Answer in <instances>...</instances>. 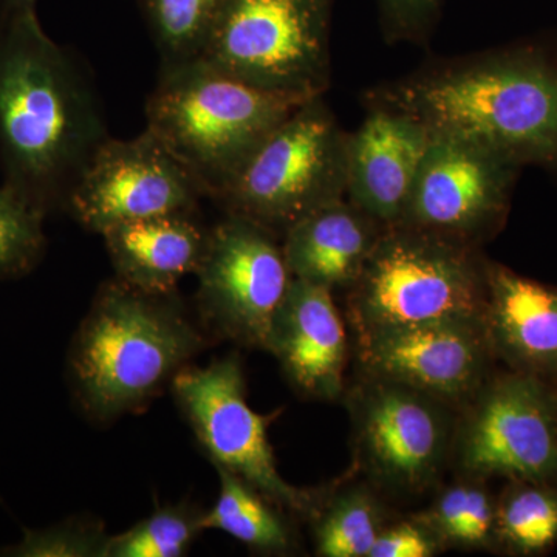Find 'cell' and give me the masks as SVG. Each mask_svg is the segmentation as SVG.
<instances>
[{
	"label": "cell",
	"mask_w": 557,
	"mask_h": 557,
	"mask_svg": "<svg viewBox=\"0 0 557 557\" xmlns=\"http://www.w3.org/2000/svg\"><path fill=\"white\" fill-rule=\"evenodd\" d=\"M109 138L97 90L36 9L0 11V170L3 185L49 218Z\"/></svg>",
	"instance_id": "6da1fadb"
},
{
	"label": "cell",
	"mask_w": 557,
	"mask_h": 557,
	"mask_svg": "<svg viewBox=\"0 0 557 557\" xmlns=\"http://www.w3.org/2000/svg\"><path fill=\"white\" fill-rule=\"evenodd\" d=\"M431 135L472 143L520 168L557 172V50L528 42L434 62L369 90Z\"/></svg>",
	"instance_id": "7a4b0ae2"
},
{
	"label": "cell",
	"mask_w": 557,
	"mask_h": 557,
	"mask_svg": "<svg viewBox=\"0 0 557 557\" xmlns=\"http://www.w3.org/2000/svg\"><path fill=\"white\" fill-rule=\"evenodd\" d=\"M207 347L177 292L156 295L112 278L70 346L73 395L90 420L110 423L145 409Z\"/></svg>",
	"instance_id": "3957f363"
},
{
	"label": "cell",
	"mask_w": 557,
	"mask_h": 557,
	"mask_svg": "<svg viewBox=\"0 0 557 557\" xmlns=\"http://www.w3.org/2000/svg\"><path fill=\"white\" fill-rule=\"evenodd\" d=\"M310 100L249 86L200 60L161 67L146 102V129L209 199L293 110Z\"/></svg>",
	"instance_id": "277c9868"
},
{
	"label": "cell",
	"mask_w": 557,
	"mask_h": 557,
	"mask_svg": "<svg viewBox=\"0 0 557 557\" xmlns=\"http://www.w3.org/2000/svg\"><path fill=\"white\" fill-rule=\"evenodd\" d=\"M486 258L480 248L394 226L347 289L348 317L358 336L379 330L482 319Z\"/></svg>",
	"instance_id": "5b68a950"
},
{
	"label": "cell",
	"mask_w": 557,
	"mask_h": 557,
	"mask_svg": "<svg viewBox=\"0 0 557 557\" xmlns=\"http://www.w3.org/2000/svg\"><path fill=\"white\" fill-rule=\"evenodd\" d=\"M346 148L335 113L313 98L271 132L212 200L282 239L300 219L346 197Z\"/></svg>",
	"instance_id": "8992f818"
},
{
	"label": "cell",
	"mask_w": 557,
	"mask_h": 557,
	"mask_svg": "<svg viewBox=\"0 0 557 557\" xmlns=\"http://www.w3.org/2000/svg\"><path fill=\"white\" fill-rule=\"evenodd\" d=\"M332 0H226L200 60L258 89L299 100L330 83Z\"/></svg>",
	"instance_id": "52a82bcc"
},
{
	"label": "cell",
	"mask_w": 557,
	"mask_h": 557,
	"mask_svg": "<svg viewBox=\"0 0 557 557\" xmlns=\"http://www.w3.org/2000/svg\"><path fill=\"white\" fill-rule=\"evenodd\" d=\"M355 461L383 494L416 497L450 465L457 409L424 392L361 373L346 397Z\"/></svg>",
	"instance_id": "ba28073f"
},
{
	"label": "cell",
	"mask_w": 557,
	"mask_h": 557,
	"mask_svg": "<svg viewBox=\"0 0 557 557\" xmlns=\"http://www.w3.org/2000/svg\"><path fill=\"white\" fill-rule=\"evenodd\" d=\"M450 465L458 478L557 483V387L494 370L457 410Z\"/></svg>",
	"instance_id": "9c48e42d"
},
{
	"label": "cell",
	"mask_w": 557,
	"mask_h": 557,
	"mask_svg": "<svg viewBox=\"0 0 557 557\" xmlns=\"http://www.w3.org/2000/svg\"><path fill=\"white\" fill-rule=\"evenodd\" d=\"M171 391L215 468L228 469L285 511L309 519L317 491L289 485L278 472L269 428L281 410L263 416L249 408L237 355L205 368L186 366L171 381Z\"/></svg>",
	"instance_id": "30bf717a"
},
{
	"label": "cell",
	"mask_w": 557,
	"mask_h": 557,
	"mask_svg": "<svg viewBox=\"0 0 557 557\" xmlns=\"http://www.w3.org/2000/svg\"><path fill=\"white\" fill-rule=\"evenodd\" d=\"M196 276L205 330L215 338L269 350L274 318L293 282L281 239L249 220L225 214L209 228Z\"/></svg>",
	"instance_id": "8fae6325"
},
{
	"label": "cell",
	"mask_w": 557,
	"mask_h": 557,
	"mask_svg": "<svg viewBox=\"0 0 557 557\" xmlns=\"http://www.w3.org/2000/svg\"><path fill=\"white\" fill-rule=\"evenodd\" d=\"M522 170L472 143L429 134L398 226L482 248L504 228Z\"/></svg>",
	"instance_id": "7c38bea8"
},
{
	"label": "cell",
	"mask_w": 557,
	"mask_h": 557,
	"mask_svg": "<svg viewBox=\"0 0 557 557\" xmlns=\"http://www.w3.org/2000/svg\"><path fill=\"white\" fill-rule=\"evenodd\" d=\"M205 194L148 129L108 138L70 194L65 211L84 230L102 234L120 223L197 212Z\"/></svg>",
	"instance_id": "4fadbf2b"
},
{
	"label": "cell",
	"mask_w": 557,
	"mask_h": 557,
	"mask_svg": "<svg viewBox=\"0 0 557 557\" xmlns=\"http://www.w3.org/2000/svg\"><path fill=\"white\" fill-rule=\"evenodd\" d=\"M361 372L406 384L457 410L494 373L483 319H446L357 338Z\"/></svg>",
	"instance_id": "5bb4252c"
},
{
	"label": "cell",
	"mask_w": 557,
	"mask_h": 557,
	"mask_svg": "<svg viewBox=\"0 0 557 557\" xmlns=\"http://www.w3.org/2000/svg\"><path fill=\"white\" fill-rule=\"evenodd\" d=\"M368 109L361 126L347 134L346 197L384 228H394L408 207L429 132L398 110Z\"/></svg>",
	"instance_id": "9a60e30c"
},
{
	"label": "cell",
	"mask_w": 557,
	"mask_h": 557,
	"mask_svg": "<svg viewBox=\"0 0 557 557\" xmlns=\"http://www.w3.org/2000/svg\"><path fill=\"white\" fill-rule=\"evenodd\" d=\"M267 351L299 394L324 401L346 394L347 336L332 289L293 277Z\"/></svg>",
	"instance_id": "2e32d148"
},
{
	"label": "cell",
	"mask_w": 557,
	"mask_h": 557,
	"mask_svg": "<svg viewBox=\"0 0 557 557\" xmlns=\"http://www.w3.org/2000/svg\"><path fill=\"white\" fill-rule=\"evenodd\" d=\"M482 319L497 362L557 387V287L487 259Z\"/></svg>",
	"instance_id": "e0dca14e"
},
{
	"label": "cell",
	"mask_w": 557,
	"mask_h": 557,
	"mask_svg": "<svg viewBox=\"0 0 557 557\" xmlns=\"http://www.w3.org/2000/svg\"><path fill=\"white\" fill-rule=\"evenodd\" d=\"M384 226L347 197L317 209L282 236L293 277L336 292L357 282Z\"/></svg>",
	"instance_id": "ac0fdd59"
},
{
	"label": "cell",
	"mask_w": 557,
	"mask_h": 557,
	"mask_svg": "<svg viewBox=\"0 0 557 557\" xmlns=\"http://www.w3.org/2000/svg\"><path fill=\"white\" fill-rule=\"evenodd\" d=\"M115 277L146 293L177 292L178 282L196 274L209 230L197 212L157 215L120 223L101 234Z\"/></svg>",
	"instance_id": "d6986e66"
},
{
	"label": "cell",
	"mask_w": 557,
	"mask_h": 557,
	"mask_svg": "<svg viewBox=\"0 0 557 557\" xmlns=\"http://www.w3.org/2000/svg\"><path fill=\"white\" fill-rule=\"evenodd\" d=\"M383 496L368 480L317 491L309 516L317 555L369 557L376 539L392 522Z\"/></svg>",
	"instance_id": "ffe728a7"
},
{
	"label": "cell",
	"mask_w": 557,
	"mask_h": 557,
	"mask_svg": "<svg viewBox=\"0 0 557 557\" xmlns=\"http://www.w3.org/2000/svg\"><path fill=\"white\" fill-rule=\"evenodd\" d=\"M218 469L220 491L214 507L205 511V530H220L255 552L289 555L296 549V536L285 509L263 496L239 475Z\"/></svg>",
	"instance_id": "44dd1931"
},
{
	"label": "cell",
	"mask_w": 557,
	"mask_h": 557,
	"mask_svg": "<svg viewBox=\"0 0 557 557\" xmlns=\"http://www.w3.org/2000/svg\"><path fill=\"white\" fill-rule=\"evenodd\" d=\"M497 552L544 556L557 545V483L508 480L496 497Z\"/></svg>",
	"instance_id": "7402d4cb"
},
{
	"label": "cell",
	"mask_w": 557,
	"mask_h": 557,
	"mask_svg": "<svg viewBox=\"0 0 557 557\" xmlns=\"http://www.w3.org/2000/svg\"><path fill=\"white\" fill-rule=\"evenodd\" d=\"M417 516L437 536L443 552H497L496 496L486 480L458 478L440 490L432 504Z\"/></svg>",
	"instance_id": "603a6c76"
},
{
	"label": "cell",
	"mask_w": 557,
	"mask_h": 557,
	"mask_svg": "<svg viewBox=\"0 0 557 557\" xmlns=\"http://www.w3.org/2000/svg\"><path fill=\"white\" fill-rule=\"evenodd\" d=\"M226 0H139L161 67L200 58Z\"/></svg>",
	"instance_id": "cb8c5ba5"
},
{
	"label": "cell",
	"mask_w": 557,
	"mask_h": 557,
	"mask_svg": "<svg viewBox=\"0 0 557 557\" xmlns=\"http://www.w3.org/2000/svg\"><path fill=\"white\" fill-rule=\"evenodd\" d=\"M205 509L189 502L157 507L149 518L109 537L106 557H182L205 531Z\"/></svg>",
	"instance_id": "d4e9b609"
},
{
	"label": "cell",
	"mask_w": 557,
	"mask_h": 557,
	"mask_svg": "<svg viewBox=\"0 0 557 557\" xmlns=\"http://www.w3.org/2000/svg\"><path fill=\"white\" fill-rule=\"evenodd\" d=\"M46 215L9 186H0V281L30 274L46 256Z\"/></svg>",
	"instance_id": "484cf974"
},
{
	"label": "cell",
	"mask_w": 557,
	"mask_h": 557,
	"mask_svg": "<svg viewBox=\"0 0 557 557\" xmlns=\"http://www.w3.org/2000/svg\"><path fill=\"white\" fill-rule=\"evenodd\" d=\"M110 534L100 520L70 518L57 525L24 528L16 544L3 548L10 557H106Z\"/></svg>",
	"instance_id": "4316f807"
},
{
	"label": "cell",
	"mask_w": 557,
	"mask_h": 557,
	"mask_svg": "<svg viewBox=\"0 0 557 557\" xmlns=\"http://www.w3.org/2000/svg\"><path fill=\"white\" fill-rule=\"evenodd\" d=\"M443 553L442 544L417 515L395 520L384 528L369 557H434Z\"/></svg>",
	"instance_id": "83f0119b"
},
{
	"label": "cell",
	"mask_w": 557,
	"mask_h": 557,
	"mask_svg": "<svg viewBox=\"0 0 557 557\" xmlns=\"http://www.w3.org/2000/svg\"><path fill=\"white\" fill-rule=\"evenodd\" d=\"M442 0H380L388 39L423 40L437 21Z\"/></svg>",
	"instance_id": "f1b7e54d"
},
{
	"label": "cell",
	"mask_w": 557,
	"mask_h": 557,
	"mask_svg": "<svg viewBox=\"0 0 557 557\" xmlns=\"http://www.w3.org/2000/svg\"><path fill=\"white\" fill-rule=\"evenodd\" d=\"M38 0H0V11L36 9Z\"/></svg>",
	"instance_id": "f546056e"
}]
</instances>
